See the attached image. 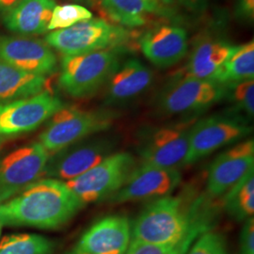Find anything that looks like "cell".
Here are the masks:
<instances>
[{"label":"cell","instance_id":"obj_3","mask_svg":"<svg viewBox=\"0 0 254 254\" xmlns=\"http://www.w3.org/2000/svg\"><path fill=\"white\" fill-rule=\"evenodd\" d=\"M124 49H106L86 54L64 56L59 84L68 95L87 98L104 87L121 64Z\"/></svg>","mask_w":254,"mask_h":254},{"label":"cell","instance_id":"obj_4","mask_svg":"<svg viewBox=\"0 0 254 254\" xmlns=\"http://www.w3.org/2000/svg\"><path fill=\"white\" fill-rule=\"evenodd\" d=\"M115 113L108 109L84 110L66 107L48 120L39 136V143L49 154L88 136L107 131L113 125Z\"/></svg>","mask_w":254,"mask_h":254},{"label":"cell","instance_id":"obj_37","mask_svg":"<svg viewBox=\"0 0 254 254\" xmlns=\"http://www.w3.org/2000/svg\"><path fill=\"white\" fill-rule=\"evenodd\" d=\"M1 229H2V224L0 223V234H1Z\"/></svg>","mask_w":254,"mask_h":254},{"label":"cell","instance_id":"obj_34","mask_svg":"<svg viewBox=\"0 0 254 254\" xmlns=\"http://www.w3.org/2000/svg\"><path fill=\"white\" fill-rule=\"evenodd\" d=\"M74 1H77V2H80L83 4H87V5H95V4H98L100 3L101 0H74Z\"/></svg>","mask_w":254,"mask_h":254},{"label":"cell","instance_id":"obj_25","mask_svg":"<svg viewBox=\"0 0 254 254\" xmlns=\"http://www.w3.org/2000/svg\"><path fill=\"white\" fill-rule=\"evenodd\" d=\"M53 242L38 235L6 236L0 243V254H51Z\"/></svg>","mask_w":254,"mask_h":254},{"label":"cell","instance_id":"obj_31","mask_svg":"<svg viewBox=\"0 0 254 254\" xmlns=\"http://www.w3.org/2000/svg\"><path fill=\"white\" fill-rule=\"evenodd\" d=\"M236 17L244 21H253L254 17V0H237Z\"/></svg>","mask_w":254,"mask_h":254},{"label":"cell","instance_id":"obj_24","mask_svg":"<svg viewBox=\"0 0 254 254\" xmlns=\"http://www.w3.org/2000/svg\"><path fill=\"white\" fill-rule=\"evenodd\" d=\"M222 204L228 215L238 221L254 216V169L223 196Z\"/></svg>","mask_w":254,"mask_h":254},{"label":"cell","instance_id":"obj_17","mask_svg":"<svg viewBox=\"0 0 254 254\" xmlns=\"http://www.w3.org/2000/svg\"><path fill=\"white\" fill-rule=\"evenodd\" d=\"M132 227L125 216H109L91 225L76 249L89 254H125L131 242Z\"/></svg>","mask_w":254,"mask_h":254},{"label":"cell","instance_id":"obj_18","mask_svg":"<svg viewBox=\"0 0 254 254\" xmlns=\"http://www.w3.org/2000/svg\"><path fill=\"white\" fill-rule=\"evenodd\" d=\"M154 73L136 59H129L119 65L106 84L105 103L117 106L130 102L147 91L153 83Z\"/></svg>","mask_w":254,"mask_h":254},{"label":"cell","instance_id":"obj_8","mask_svg":"<svg viewBox=\"0 0 254 254\" xmlns=\"http://www.w3.org/2000/svg\"><path fill=\"white\" fill-rule=\"evenodd\" d=\"M224 86L217 82L179 74L160 92L157 107L166 115H192L224 98Z\"/></svg>","mask_w":254,"mask_h":254},{"label":"cell","instance_id":"obj_1","mask_svg":"<svg viewBox=\"0 0 254 254\" xmlns=\"http://www.w3.org/2000/svg\"><path fill=\"white\" fill-rule=\"evenodd\" d=\"M201 205L200 200L190 205L171 195L154 200L133 224L131 239L189 251L201 234L211 230L212 219Z\"/></svg>","mask_w":254,"mask_h":254},{"label":"cell","instance_id":"obj_2","mask_svg":"<svg viewBox=\"0 0 254 254\" xmlns=\"http://www.w3.org/2000/svg\"><path fill=\"white\" fill-rule=\"evenodd\" d=\"M83 205L65 182L46 178L0 204V223L56 229L71 220Z\"/></svg>","mask_w":254,"mask_h":254},{"label":"cell","instance_id":"obj_28","mask_svg":"<svg viewBox=\"0 0 254 254\" xmlns=\"http://www.w3.org/2000/svg\"><path fill=\"white\" fill-rule=\"evenodd\" d=\"M185 254H229V251L225 238L210 230L201 234Z\"/></svg>","mask_w":254,"mask_h":254},{"label":"cell","instance_id":"obj_19","mask_svg":"<svg viewBox=\"0 0 254 254\" xmlns=\"http://www.w3.org/2000/svg\"><path fill=\"white\" fill-rule=\"evenodd\" d=\"M100 5L106 15L121 27H142L153 19L174 13L169 0H101Z\"/></svg>","mask_w":254,"mask_h":254},{"label":"cell","instance_id":"obj_5","mask_svg":"<svg viewBox=\"0 0 254 254\" xmlns=\"http://www.w3.org/2000/svg\"><path fill=\"white\" fill-rule=\"evenodd\" d=\"M131 33L106 20L91 18L56 30L45 39L46 45L64 56L86 54L106 49H124Z\"/></svg>","mask_w":254,"mask_h":254},{"label":"cell","instance_id":"obj_16","mask_svg":"<svg viewBox=\"0 0 254 254\" xmlns=\"http://www.w3.org/2000/svg\"><path fill=\"white\" fill-rule=\"evenodd\" d=\"M146 58L158 68H169L180 63L189 50L185 28L176 25H159L147 30L138 39Z\"/></svg>","mask_w":254,"mask_h":254},{"label":"cell","instance_id":"obj_33","mask_svg":"<svg viewBox=\"0 0 254 254\" xmlns=\"http://www.w3.org/2000/svg\"><path fill=\"white\" fill-rule=\"evenodd\" d=\"M23 0H0V14L3 15L9 10L13 9Z\"/></svg>","mask_w":254,"mask_h":254},{"label":"cell","instance_id":"obj_12","mask_svg":"<svg viewBox=\"0 0 254 254\" xmlns=\"http://www.w3.org/2000/svg\"><path fill=\"white\" fill-rule=\"evenodd\" d=\"M49 155L39 142L9 154L0 166V204L38 181L44 175Z\"/></svg>","mask_w":254,"mask_h":254},{"label":"cell","instance_id":"obj_30","mask_svg":"<svg viewBox=\"0 0 254 254\" xmlns=\"http://www.w3.org/2000/svg\"><path fill=\"white\" fill-rule=\"evenodd\" d=\"M240 254H254V218L246 219L240 235Z\"/></svg>","mask_w":254,"mask_h":254},{"label":"cell","instance_id":"obj_6","mask_svg":"<svg viewBox=\"0 0 254 254\" xmlns=\"http://www.w3.org/2000/svg\"><path fill=\"white\" fill-rule=\"evenodd\" d=\"M136 166L132 154L113 153L87 173L65 183L83 204L97 202L112 197Z\"/></svg>","mask_w":254,"mask_h":254},{"label":"cell","instance_id":"obj_23","mask_svg":"<svg viewBox=\"0 0 254 254\" xmlns=\"http://www.w3.org/2000/svg\"><path fill=\"white\" fill-rule=\"evenodd\" d=\"M254 42L236 46L233 53L219 68L214 81L220 85L254 79Z\"/></svg>","mask_w":254,"mask_h":254},{"label":"cell","instance_id":"obj_9","mask_svg":"<svg viewBox=\"0 0 254 254\" xmlns=\"http://www.w3.org/2000/svg\"><path fill=\"white\" fill-rule=\"evenodd\" d=\"M115 139L93 135L49 155L44 175L47 178L68 182L87 173L113 154Z\"/></svg>","mask_w":254,"mask_h":254},{"label":"cell","instance_id":"obj_26","mask_svg":"<svg viewBox=\"0 0 254 254\" xmlns=\"http://www.w3.org/2000/svg\"><path fill=\"white\" fill-rule=\"evenodd\" d=\"M224 91H225L224 97H227L228 100L233 104L236 112H238L239 115L241 113L244 115V117L245 116L248 118L254 117V79L225 85Z\"/></svg>","mask_w":254,"mask_h":254},{"label":"cell","instance_id":"obj_10","mask_svg":"<svg viewBox=\"0 0 254 254\" xmlns=\"http://www.w3.org/2000/svg\"><path fill=\"white\" fill-rule=\"evenodd\" d=\"M196 119L145 130L139 136L137 153L142 163L176 169L185 166L190 133Z\"/></svg>","mask_w":254,"mask_h":254},{"label":"cell","instance_id":"obj_20","mask_svg":"<svg viewBox=\"0 0 254 254\" xmlns=\"http://www.w3.org/2000/svg\"><path fill=\"white\" fill-rule=\"evenodd\" d=\"M235 47L224 39L202 37L194 45L184 74L214 81L219 68L233 53Z\"/></svg>","mask_w":254,"mask_h":254},{"label":"cell","instance_id":"obj_32","mask_svg":"<svg viewBox=\"0 0 254 254\" xmlns=\"http://www.w3.org/2000/svg\"><path fill=\"white\" fill-rule=\"evenodd\" d=\"M173 6L178 5L192 12H200L207 8L210 0H169Z\"/></svg>","mask_w":254,"mask_h":254},{"label":"cell","instance_id":"obj_15","mask_svg":"<svg viewBox=\"0 0 254 254\" xmlns=\"http://www.w3.org/2000/svg\"><path fill=\"white\" fill-rule=\"evenodd\" d=\"M0 60L27 73L46 76L57 71L58 61L46 42L21 36H0Z\"/></svg>","mask_w":254,"mask_h":254},{"label":"cell","instance_id":"obj_36","mask_svg":"<svg viewBox=\"0 0 254 254\" xmlns=\"http://www.w3.org/2000/svg\"><path fill=\"white\" fill-rule=\"evenodd\" d=\"M6 140H7V137H5V136H0V148L6 142Z\"/></svg>","mask_w":254,"mask_h":254},{"label":"cell","instance_id":"obj_27","mask_svg":"<svg viewBox=\"0 0 254 254\" xmlns=\"http://www.w3.org/2000/svg\"><path fill=\"white\" fill-rule=\"evenodd\" d=\"M92 18L91 10L78 4H64L55 7L48 30H60L88 19Z\"/></svg>","mask_w":254,"mask_h":254},{"label":"cell","instance_id":"obj_35","mask_svg":"<svg viewBox=\"0 0 254 254\" xmlns=\"http://www.w3.org/2000/svg\"><path fill=\"white\" fill-rule=\"evenodd\" d=\"M87 254V253H84V252H81V251H79V250H77V249H75V250H73L72 252H70V253H68V254Z\"/></svg>","mask_w":254,"mask_h":254},{"label":"cell","instance_id":"obj_11","mask_svg":"<svg viewBox=\"0 0 254 254\" xmlns=\"http://www.w3.org/2000/svg\"><path fill=\"white\" fill-rule=\"evenodd\" d=\"M64 106L63 101L48 91L3 104L0 106V136L33 131Z\"/></svg>","mask_w":254,"mask_h":254},{"label":"cell","instance_id":"obj_21","mask_svg":"<svg viewBox=\"0 0 254 254\" xmlns=\"http://www.w3.org/2000/svg\"><path fill=\"white\" fill-rule=\"evenodd\" d=\"M55 0H23L2 15V22L9 31L22 35H40L48 31Z\"/></svg>","mask_w":254,"mask_h":254},{"label":"cell","instance_id":"obj_7","mask_svg":"<svg viewBox=\"0 0 254 254\" xmlns=\"http://www.w3.org/2000/svg\"><path fill=\"white\" fill-rule=\"evenodd\" d=\"M251 132L252 128L245 118L235 112L196 121L191 127L185 166L196 163L222 147L240 141Z\"/></svg>","mask_w":254,"mask_h":254},{"label":"cell","instance_id":"obj_29","mask_svg":"<svg viewBox=\"0 0 254 254\" xmlns=\"http://www.w3.org/2000/svg\"><path fill=\"white\" fill-rule=\"evenodd\" d=\"M188 251L184 248L154 245L131 239L125 254H185Z\"/></svg>","mask_w":254,"mask_h":254},{"label":"cell","instance_id":"obj_13","mask_svg":"<svg viewBox=\"0 0 254 254\" xmlns=\"http://www.w3.org/2000/svg\"><path fill=\"white\" fill-rule=\"evenodd\" d=\"M181 180L179 170L141 163L136 166L124 186L109 198V201L126 203L163 198L170 196L178 188Z\"/></svg>","mask_w":254,"mask_h":254},{"label":"cell","instance_id":"obj_22","mask_svg":"<svg viewBox=\"0 0 254 254\" xmlns=\"http://www.w3.org/2000/svg\"><path fill=\"white\" fill-rule=\"evenodd\" d=\"M47 78L19 70L0 60V106L46 91Z\"/></svg>","mask_w":254,"mask_h":254},{"label":"cell","instance_id":"obj_14","mask_svg":"<svg viewBox=\"0 0 254 254\" xmlns=\"http://www.w3.org/2000/svg\"><path fill=\"white\" fill-rule=\"evenodd\" d=\"M254 169V140L249 138L218 154L210 165L207 192L211 198L223 197Z\"/></svg>","mask_w":254,"mask_h":254}]
</instances>
